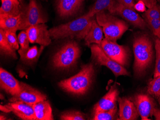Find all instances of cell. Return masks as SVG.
<instances>
[{"instance_id":"obj_1","label":"cell","mask_w":160,"mask_h":120,"mask_svg":"<svg viewBox=\"0 0 160 120\" xmlns=\"http://www.w3.org/2000/svg\"><path fill=\"white\" fill-rule=\"evenodd\" d=\"M93 17L83 15L74 20L49 29L50 36L54 39L71 37L84 39L92 24Z\"/></svg>"},{"instance_id":"obj_2","label":"cell","mask_w":160,"mask_h":120,"mask_svg":"<svg viewBox=\"0 0 160 120\" xmlns=\"http://www.w3.org/2000/svg\"><path fill=\"white\" fill-rule=\"evenodd\" d=\"M135 61L134 70L136 74H144L153 60V44L148 35L142 34L134 39L133 44Z\"/></svg>"},{"instance_id":"obj_3","label":"cell","mask_w":160,"mask_h":120,"mask_svg":"<svg viewBox=\"0 0 160 120\" xmlns=\"http://www.w3.org/2000/svg\"><path fill=\"white\" fill-rule=\"evenodd\" d=\"M94 74L92 64L82 66L80 72L70 78L60 81L58 85L64 91L76 95L87 93L91 86Z\"/></svg>"},{"instance_id":"obj_4","label":"cell","mask_w":160,"mask_h":120,"mask_svg":"<svg viewBox=\"0 0 160 120\" xmlns=\"http://www.w3.org/2000/svg\"><path fill=\"white\" fill-rule=\"evenodd\" d=\"M96 16L97 22L108 40L116 42L128 30V25L124 21L105 11L98 12Z\"/></svg>"},{"instance_id":"obj_5","label":"cell","mask_w":160,"mask_h":120,"mask_svg":"<svg viewBox=\"0 0 160 120\" xmlns=\"http://www.w3.org/2000/svg\"><path fill=\"white\" fill-rule=\"evenodd\" d=\"M80 47L77 42L68 41L53 56V65L57 69H69L76 63L80 57Z\"/></svg>"},{"instance_id":"obj_6","label":"cell","mask_w":160,"mask_h":120,"mask_svg":"<svg viewBox=\"0 0 160 120\" xmlns=\"http://www.w3.org/2000/svg\"><path fill=\"white\" fill-rule=\"evenodd\" d=\"M48 21L46 16L36 0H30L23 10L19 30H26L29 27Z\"/></svg>"},{"instance_id":"obj_7","label":"cell","mask_w":160,"mask_h":120,"mask_svg":"<svg viewBox=\"0 0 160 120\" xmlns=\"http://www.w3.org/2000/svg\"><path fill=\"white\" fill-rule=\"evenodd\" d=\"M131 101L135 105L142 120H151L149 118L152 116L156 120H160V108L152 98L144 94H138Z\"/></svg>"},{"instance_id":"obj_8","label":"cell","mask_w":160,"mask_h":120,"mask_svg":"<svg viewBox=\"0 0 160 120\" xmlns=\"http://www.w3.org/2000/svg\"><path fill=\"white\" fill-rule=\"evenodd\" d=\"M92 58L97 64L108 67L116 77L121 75H129V72L118 63L109 58L103 51L100 46L93 44L90 46Z\"/></svg>"},{"instance_id":"obj_9","label":"cell","mask_w":160,"mask_h":120,"mask_svg":"<svg viewBox=\"0 0 160 120\" xmlns=\"http://www.w3.org/2000/svg\"><path fill=\"white\" fill-rule=\"evenodd\" d=\"M20 90L16 95L12 96L10 102H22L33 105L36 103L47 100V96L27 83L20 82Z\"/></svg>"},{"instance_id":"obj_10","label":"cell","mask_w":160,"mask_h":120,"mask_svg":"<svg viewBox=\"0 0 160 120\" xmlns=\"http://www.w3.org/2000/svg\"><path fill=\"white\" fill-rule=\"evenodd\" d=\"M104 52L113 60L121 66L127 65L128 61V51L125 46L118 44L116 42L103 39L100 45Z\"/></svg>"},{"instance_id":"obj_11","label":"cell","mask_w":160,"mask_h":120,"mask_svg":"<svg viewBox=\"0 0 160 120\" xmlns=\"http://www.w3.org/2000/svg\"><path fill=\"white\" fill-rule=\"evenodd\" d=\"M0 110L6 113L12 112L22 120H36L33 105L24 102H10L4 105H1Z\"/></svg>"},{"instance_id":"obj_12","label":"cell","mask_w":160,"mask_h":120,"mask_svg":"<svg viewBox=\"0 0 160 120\" xmlns=\"http://www.w3.org/2000/svg\"><path fill=\"white\" fill-rule=\"evenodd\" d=\"M110 13L119 15L134 26L140 29H146L148 27L146 21L136 12L135 10L118 2L116 3Z\"/></svg>"},{"instance_id":"obj_13","label":"cell","mask_w":160,"mask_h":120,"mask_svg":"<svg viewBox=\"0 0 160 120\" xmlns=\"http://www.w3.org/2000/svg\"><path fill=\"white\" fill-rule=\"evenodd\" d=\"M26 31L31 43L38 44L40 46H46L52 42V37L45 24L31 26L26 29Z\"/></svg>"},{"instance_id":"obj_14","label":"cell","mask_w":160,"mask_h":120,"mask_svg":"<svg viewBox=\"0 0 160 120\" xmlns=\"http://www.w3.org/2000/svg\"><path fill=\"white\" fill-rule=\"evenodd\" d=\"M119 91L115 85L111 87L108 93L101 98L94 106V112H104L117 107L116 102L118 100Z\"/></svg>"},{"instance_id":"obj_15","label":"cell","mask_w":160,"mask_h":120,"mask_svg":"<svg viewBox=\"0 0 160 120\" xmlns=\"http://www.w3.org/2000/svg\"><path fill=\"white\" fill-rule=\"evenodd\" d=\"M83 2L84 0H57V13L62 18L73 16L81 8Z\"/></svg>"},{"instance_id":"obj_16","label":"cell","mask_w":160,"mask_h":120,"mask_svg":"<svg viewBox=\"0 0 160 120\" xmlns=\"http://www.w3.org/2000/svg\"><path fill=\"white\" fill-rule=\"evenodd\" d=\"M0 86L7 94L14 96L19 93L20 84L9 72L4 69H0Z\"/></svg>"},{"instance_id":"obj_17","label":"cell","mask_w":160,"mask_h":120,"mask_svg":"<svg viewBox=\"0 0 160 120\" xmlns=\"http://www.w3.org/2000/svg\"><path fill=\"white\" fill-rule=\"evenodd\" d=\"M119 118L120 120H135L139 117V113L133 102L126 97H118Z\"/></svg>"},{"instance_id":"obj_18","label":"cell","mask_w":160,"mask_h":120,"mask_svg":"<svg viewBox=\"0 0 160 120\" xmlns=\"http://www.w3.org/2000/svg\"><path fill=\"white\" fill-rule=\"evenodd\" d=\"M45 46H41L39 48L34 46L27 49H20L18 50L21 60L24 64L28 65H32L38 60Z\"/></svg>"},{"instance_id":"obj_19","label":"cell","mask_w":160,"mask_h":120,"mask_svg":"<svg viewBox=\"0 0 160 120\" xmlns=\"http://www.w3.org/2000/svg\"><path fill=\"white\" fill-rule=\"evenodd\" d=\"M103 35L102 28L99 25L97 20L93 19L90 29L84 39L85 44L88 46L93 44L100 46L104 39Z\"/></svg>"},{"instance_id":"obj_20","label":"cell","mask_w":160,"mask_h":120,"mask_svg":"<svg viewBox=\"0 0 160 120\" xmlns=\"http://www.w3.org/2000/svg\"><path fill=\"white\" fill-rule=\"evenodd\" d=\"M22 13L23 12L18 16L0 14V29L4 31L14 32L19 30Z\"/></svg>"},{"instance_id":"obj_21","label":"cell","mask_w":160,"mask_h":120,"mask_svg":"<svg viewBox=\"0 0 160 120\" xmlns=\"http://www.w3.org/2000/svg\"><path fill=\"white\" fill-rule=\"evenodd\" d=\"M36 120H54L52 110L48 100L41 101L33 105Z\"/></svg>"},{"instance_id":"obj_22","label":"cell","mask_w":160,"mask_h":120,"mask_svg":"<svg viewBox=\"0 0 160 120\" xmlns=\"http://www.w3.org/2000/svg\"><path fill=\"white\" fill-rule=\"evenodd\" d=\"M23 10L19 0H4L2 1L0 14L18 16L22 13Z\"/></svg>"},{"instance_id":"obj_23","label":"cell","mask_w":160,"mask_h":120,"mask_svg":"<svg viewBox=\"0 0 160 120\" xmlns=\"http://www.w3.org/2000/svg\"><path fill=\"white\" fill-rule=\"evenodd\" d=\"M116 4L115 0H97L90 9L88 12L85 15L91 17H93L97 13L101 12L108 10L110 12Z\"/></svg>"},{"instance_id":"obj_24","label":"cell","mask_w":160,"mask_h":120,"mask_svg":"<svg viewBox=\"0 0 160 120\" xmlns=\"http://www.w3.org/2000/svg\"><path fill=\"white\" fill-rule=\"evenodd\" d=\"M0 50L3 54L15 60L18 59L16 50L9 43L5 36V32L2 29H0Z\"/></svg>"},{"instance_id":"obj_25","label":"cell","mask_w":160,"mask_h":120,"mask_svg":"<svg viewBox=\"0 0 160 120\" xmlns=\"http://www.w3.org/2000/svg\"><path fill=\"white\" fill-rule=\"evenodd\" d=\"M147 92L154 98L160 105V76L154 77L149 81Z\"/></svg>"},{"instance_id":"obj_26","label":"cell","mask_w":160,"mask_h":120,"mask_svg":"<svg viewBox=\"0 0 160 120\" xmlns=\"http://www.w3.org/2000/svg\"><path fill=\"white\" fill-rule=\"evenodd\" d=\"M117 113V107L113 109L104 112H94L93 120H115Z\"/></svg>"},{"instance_id":"obj_27","label":"cell","mask_w":160,"mask_h":120,"mask_svg":"<svg viewBox=\"0 0 160 120\" xmlns=\"http://www.w3.org/2000/svg\"><path fill=\"white\" fill-rule=\"evenodd\" d=\"M62 120H85V115L78 111H67L64 112L60 116Z\"/></svg>"},{"instance_id":"obj_28","label":"cell","mask_w":160,"mask_h":120,"mask_svg":"<svg viewBox=\"0 0 160 120\" xmlns=\"http://www.w3.org/2000/svg\"><path fill=\"white\" fill-rule=\"evenodd\" d=\"M144 19H152L160 20V4H156L153 7L148 8L143 15Z\"/></svg>"},{"instance_id":"obj_29","label":"cell","mask_w":160,"mask_h":120,"mask_svg":"<svg viewBox=\"0 0 160 120\" xmlns=\"http://www.w3.org/2000/svg\"><path fill=\"white\" fill-rule=\"evenodd\" d=\"M145 21L147 23L148 27L152 32L160 40V20H159L148 19Z\"/></svg>"},{"instance_id":"obj_30","label":"cell","mask_w":160,"mask_h":120,"mask_svg":"<svg viewBox=\"0 0 160 120\" xmlns=\"http://www.w3.org/2000/svg\"><path fill=\"white\" fill-rule=\"evenodd\" d=\"M5 36L7 38V41H8L12 47L18 50L19 49L20 45L19 44L18 37L16 35V32H11V31H4Z\"/></svg>"},{"instance_id":"obj_31","label":"cell","mask_w":160,"mask_h":120,"mask_svg":"<svg viewBox=\"0 0 160 120\" xmlns=\"http://www.w3.org/2000/svg\"><path fill=\"white\" fill-rule=\"evenodd\" d=\"M155 48L156 59L154 77H156L160 76V40L158 38L155 40Z\"/></svg>"},{"instance_id":"obj_32","label":"cell","mask_w":160,"mask_h":120,"mask_svg":"<svg viewBox=\"0 0 160 120\" xmlns=\"http://www.w3.org/2000/svg\"><path fill=\"white\" fill-rule=\"evenodd\" d=\"M18 39L21 48L22 49H27L30 47L29 43L30 42L26 30H23L19 34Z\"/></svg>"},{"instance_id":"obj_33","label":"cell","mask_w":160,"mask_h":120,"mask_svg":"<svg viewBox=\"0 0 160 120\" xmlns=\"http://www.w3.org/2000/svg\"><path fill=\"white\" fill-rule=\"evenodd\" d=\"M146 5L144 2L142 1H138L134 5V8L137 11L139 12H144L146 11Z\"/></svg>"},{"instance_id":"obj_34","label":"cell","mask_w":160,"mask_h":120,"mask_svg":"<svg viewBox=\"0 0 160 120\" xmlns=\"http://www.w3.org/2000/svg\"><path fill=\"white\" fill-rule=\"evenodd\" d=\"M118 2L127 7L134 9V7L135 3L134 0H118Z\"/></svg>"},{"instance_id":"obj_35","label":"cell","mask_w":160,"mask_h":120,"mask_svg":"<svg viewBox=\"0 0 160 120\" xmlns=\"http://www.w3.org/2000/svg\"><path fill=\"white\" fill-rule=\"evenodd\" d=\"M138 1H142L143 2L148 8H150L153 7L157 3V0H138Z\"/></svg>"},{"instance_id":"obj_36","label":"cell","mask_w":160,"mask_h":120,"mask_svg":"<svg viewBox=\"0 0 160 120\" xmlns=\"http://www.w3.org/2000/svg\"><path fill=\"white\" fill-rule=\"evenodd\" d=\"M6 119H7V118L4 115H1V116H0V120H6Z\"/></svg>"},{"instance_id":"obj_37","label":"cell","mask_w":160,"mask_h":120,"mask_svg":"<svg viewBox=\"0 0 160 120\" xmlns=\"http://www.w3.org/2000/svg\"><path fill=\"white\" fill-rule=\"evenodd\" d=\"M157 2H160V0H157Z\"/></svg>"},{"instance_id":"obj_38","label":"cell","mask_w":160,"mask_h":120,"mask_svg":"<svg viewBox=\"0 0 160 120\" xmlns=\"http://www.w3.org/2000/svg\"><path fill=\"white\" fill-rule=\"evenodd\" d=\"M2 1H4V0H2Z\"/></svg>"}]
</instances>
